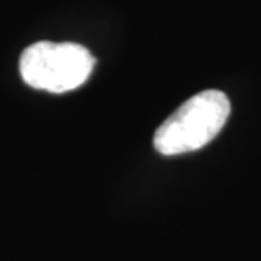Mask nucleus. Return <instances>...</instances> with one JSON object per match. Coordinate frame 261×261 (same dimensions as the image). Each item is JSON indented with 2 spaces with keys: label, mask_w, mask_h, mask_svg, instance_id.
Returning <instances> with one entry per match:
<instances>
[{
  "label": "nucleus",
  "mask_w": 261,
  "mask_h": 261,
  "mask_svg": "<svg viewBox=\"0 0 261 261\" xmlns=\"http://www.w3.org/2000/svg\"><path fill=\"white\" fill-rule=\"evenodd\" d=\"M231 103L226 93L205 90L180 106L154 134V148L165 156L192 153L208 144L226 124Z\"/></svg>",
  "instance_id": "1"
},
{
  "label": "nucleus",
  "mask_w": 261,
  "mask_h": 261,
  "mask_svg": "<svg viewBox=\"0 0 261 261\" xmlns=\"http://www.w3.org/2000/svg\"><path fill=\"white\" fill-rule=\"evenodd\" d=\"M95 58L75 43L39 41L24 49L19 61L22 80L29 87L51 93L71 92L92 75Z\"/></svg>",
  "instance_id": "2"
}]
</instances>
